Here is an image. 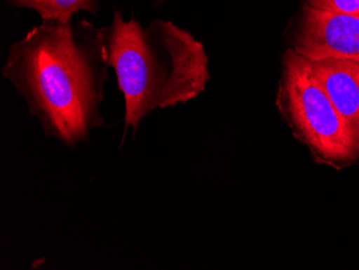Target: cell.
<instances>
[{"instance_id":"cell-1","label":"cell","mask_w":359,"mask_h":270,"mask_svg":"<svg viewBox=\"0 0 359 270\" xmlns=\"http://www.w3.org/2000/svg\"><path fill=\"white\" fill-rule=\"evenodd\" d=\"M104 28L86 20L41 22L10 46L1 74L50 138L74 149L104 126L109 80Z\"/></svg>"},{"instance_id":"cell-2","label":"cell","mask_w":359,"mask_h":270,"mask_svg":"<svg viewBox=\"0 0 359 270\" xmlns=\"http://www.w3.org/2000/svg\"><path fill=\"white\" fill-rule=\"evenodd\" d=\"M102 28L109 65L124 96L125 133L133 128L135 136L152 111L185 104L205 90L211 76L205 46L173 22L154 20L144 27L114 9Z\"/></svg>"},{"instance_id":"cell-3","label":"cell","mask_w":359,"mask_h":270,"mask_svg":"<svg viewBox=\"0 0 359 270\" xmlns=\"http://www.w3.org/2000/svg\"><path fill=\"white\" fill-rule=\"evenodd\" d=\"M276 104L318 164L340 169L359 161V148L316 79L311 60L290 49L282 58Z\"/></svg>"},{"instance_id":"cell-4","label":"cell","mask_w":359,"mask_h":270,"mask_svg":"<svg viewBox=\"0 0 359 270\" xmlns=\"http://www.w3.org/2000/svg\"><path fill=\"white\" fill-rule=\"evenodd\" d=\"M292 43V50L311 62L336 58L359 64V15L304 3Z\"/></svg>"},{"instance_id":"cell-5","label":"cell","mask_w":359,"mask_h":270,"mask_svg":"<svg viewBox=\"0 0 359 270\" xmlns=\"http://www.w3.org/2000/svg\"><path fill=\"white\" fill-rule=\"evenodd\" d=\"M318 81L359 148V64L348 60L311 62Z\"/></svg>"},{"instance_id":"cell-6","label":"cell","mask_w":359,"mask_h":270,"mask_svg":"<svg viewBox=\"0 0 359 270\" xmlns=\"http://www.w3.org/2000/svg\"><path fill=\"white\" fill-rule=\"evenodd\" d=\"M15 9L37 12L41 22L69 23L79 12L86 11L97 15L100 11V0H5Z\"/></svg>"},{"instance_id":"cell-7","label":"cell","mask_w":359,"mask_h":270,"mask_svg":"<svg viewBox=\"0 0 359 270\" xmlns=\"http://www.w3.org/2000/svg\"><path fill=\"white\" fill-rule=\"evenodd\" d=\"M304 4L316 9L359 15V0H304Z\"/></svg>"},{"instance_id":"cell-8","label":"cell","mask_w":359,"mask_h":270,"mask_svg":"<svg viewBox=\"0 0 359 270\" xmlns=\"http://www.w3.org/2000/svg\"><path fill=\"white\" fill-rule=\"evenodd\" d=\"M166 1H169V0H156V1H155L154 6H153V8L156 9V8L161 7V5H164Z\"/></svg>"}]
</instances>
